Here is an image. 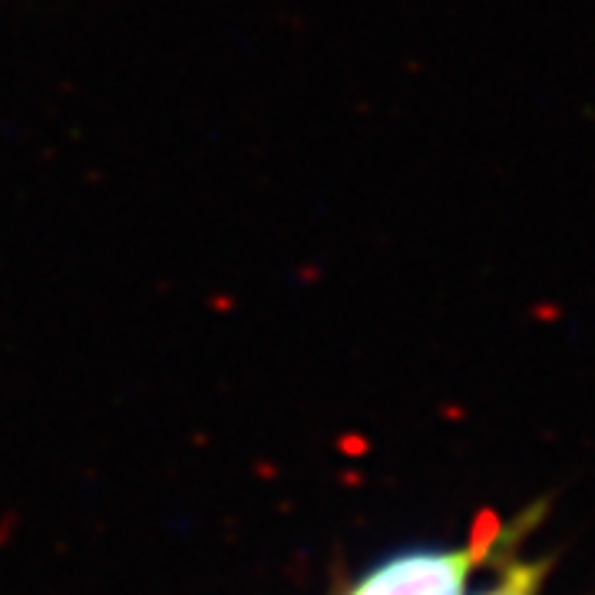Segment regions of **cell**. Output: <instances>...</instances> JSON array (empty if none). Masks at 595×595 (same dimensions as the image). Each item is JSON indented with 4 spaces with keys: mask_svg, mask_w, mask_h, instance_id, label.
Returning a JSON list of instances; mask_svg holds the SVG:
<instances>
[{
    "mask_svg": "<svg viewBox=\"0 0 595 595\" xmlns=\"http://www.w3.org/2000/svg\"><path fill=\"white\" fill-rule=\"evenodd\" d=\"M496 529H480L467 546L417 549L391 556L348 589V595H467V582L493 549Z\"/></svg>",
    "mask_w": 595,
    "mask_h": 595,
    "instance_id": "obj_1",
    "label": "cell"
}]
</instances>
